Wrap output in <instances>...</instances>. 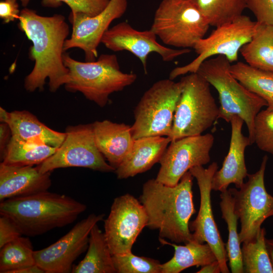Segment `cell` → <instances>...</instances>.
<instances>
[{
    "label": "cell",
    "instance_id": "cell-1",
    "mask_svg": "<svg viewBox=\"0 0 273 273\" xmlns=\"http://www.w3.org/2000/svg\"><path fill=\"white\" fill-rule=\"evenodd\" d=\"M18 20L19 28L33 44L29 57L34 65L25 78V89L42 90L48 78L50 91L56 92L70 79L63 58L64 43L70 32L65 17L61 14L42 16L26 8L20 11Z\"/></svg>",
    "mask_w": 273,
    "mask_h": 273
},
{
    "label": "cell",
    "instance_id": "cell-2",
    "mask_svg": "<svg viewBox=\"0 0 273 273\" xmlns=\"http://www.w3.org/2000/svg\"><path fill=\"white\" fill-rule=\"evenodd\" d=\"M193 176L187 171L174 186L155 179L144 183L140 201L148 216L147 226L157 230L160 238L185 244L192 240L190 219L196 210L192 191Z\"/></svg>",
    "mask_w": 273,
    "mask_h": 273
},
{
    "label": "cell",
    "instance_id": "cell-3",
    "mask_svg": "<svg viewBox=\"0 0 273 273\" xmlns=\"http://www.w3.org/2000/svg\"><path fill=\"white\" fill-rule=\"evenodd\" d=\"M86 206L48 191L1 202L0 214L11 219L22 235L34 237L73 223Z\"/></svg>",
    "mask_w": 273,
    "mask_h": 273
},
{
    "label": "cell",
    "instance_id": "cell-4",
    "mask_svg": "<svg viewBox=\"0 0 273 273\" xmlns=\"http://www.w3.org/2000/svg\"><path fill=\"white\" fill-rule=\"evenodd\" d=\"M63 58L70 76L69 82L64 85L65 89L81 93L101 107L108 104L111 94L122 90L137 78L136 74L120 70L114 54H102L94 61L83 62L64 52Z\"/></svg>",
    "mask_w": 273,
    "mask_h": 273
},
{
    "label": "cell",
    "instance_id": "cell-5",
    "mask_svg": "<svg viewBox=\"0 0 273 273\" xmlns=\"http://www.w3.org/2000/svg\"><path fill=\"white\" fill-rule=\"evenodd\" d=\"M231 63L223 55L209 58L199 66L197 73L217 90L220 106L218 118L230 122L233 116L246 123L251 144L254 143V122L261 109L267 107L263 99L249 90L230 72Z\"/></svg>",
    "mask_w": 273,
    "mask_h": 273
},
{
    "label": "cell",
    "instance_id": "cell-6",
    "mask_svg": "<svg viewBox=\"0 0 273 273\" xmlns=\"http://www.w3.org/2000/svg\"><path fill=\"white\" fill-rule=\"evenodd\" d=\"M182 90L177 102L171 141L202 133L218 119L219 107L210 84L200 75L191 73L180 80Z\"/></svg>",
    "mask_w": 273,
    "mask_h": 273
},
{
    "label": "cell",
    "instance_id": "cell-7",
    "mask_svg": "<svg viewBox=\"0 0 273 273\" xmlns=\"http://www.w3.org/2000/svg\"><path fill=\"white\" fill-rule=\"evenodd\" d=\"M181 90L180 81L168 78L157 81L144 93L134 110L131 130L134 140L169 136Z\"/></svg>",
    "mask_w": 273,
    "mask_h": 273
},
{
    "label": "cell",
    "instance_id": "cell-8",
    "mask_svg": "<svg viewBox=\"0 0 273 273\" xmlns=\"http://www.w3.org/2000/svg\"><path fill=\"white\" fill-rule=\"evenodd\" d=\"M210 25L191 0H162L151 29L166 45L193 48Z\"/></svg>",
    "mask_w": 273,
    "mask_h": 273
},
{
    "label": "cell",
    "instance_id": "cell-9",
    "mask_svg": "<svg viewBox=\"0 0 273 273\" xmlns=\"http://www.w3.org/2000/svg\"><path fill=\"white\" fill-rule=\"evenodd\" d=\"M257 26L245 15H241L232 22L216 27L206 38L199 39L193 49L198 56L190 63L174 68L169 78L191 73H196L200 65L206 60L217 55L225 56L231 63L238 60L241 48L252 39Z\"/></svg>",
    "mask_w": 273,
    "mask_h": 273
},
{
    "label": "cell",
    "instance_id": "cell-10",
    "mask_svg": "<svg viewBox=\"0 0 273 273\" xmlns=\"http://www.w3.org/2000/svg\"><path fill=\"white\" fill-rule=\"evenodd\" d=\"M268 157L265 155L259 170L248 174V181L240 189L230 188L235 212L241 222V243L255 240L265 219L273 216V196L267 192L264 173Z\"/></svg>",
    "mask_w": 273,
    "mask_h": 273
},
{
    "label": "cell",
    "instance_id": "cell-11",
    "mask_svg": "<svg viewBox=\"0 0 273 273\" xmlns=\"http://www.w3.org/2000/svg\"><path fill=\"white\" fill-rule=\"evenodd\" d=\"M66 138L57 151L36 167L41 173L61 168L78 167L109 172L115 169L98 149L92 124L69 126Z\"/></svg>",
    "mask_w": 273,
    "mask_h": 273
},
{
    "label": "cell",
    "instance_id": "cell-12",
    "mask_svg": "<svg viewBox=\"0 0 273 273\" xmlns=\"http://www.w3.org/2000/svg\"><path fill=\"white\" fill-rule=\"evenodd\" d=\"M148 216L140 200L130 194L115 198L104 220V235L113 255L132 252Z\"/></svg>",
    "mask_w": 273,
    "mask_h": 273
},
{
    "label": "cell",
    "instance_id": "cell-13",
    "mask_svg": "<svg viewBox=\"0 0 273 273\" xmlns=\"http://www.w3.org/2000/svg\"><path fill=\"white\" fill-rule=\"evenodd\" d=\"M214 142V136L209 133L171 141L159 161L155 179L167 186L176 185L190 169L210 162Z\"/></svg>",
    "mask_w": 273,
    "mask_h": 273
},
{
    "label": "cell",
    "instance_id": "cell-14",
    "mask_svg": "<svg viewBox=\"0 0 273 273\" xmlns=\"http://www.w3.org/2000/svg\"><path fill=\"white\" fill-rule=\"evenodd\" d=\"M104 216L90 214L54 243L34 251L36 264L44 273L71 272L73 262L87 249L92 229Z\"/></svg>",
    "mask_w": 273,
    "mask_h": 273
},
{
    "label": "cell",
    "instance_id": "cell-15",
    "mask_svg": "<svg viewBox=\"0 0 273 273\" xmlns=\"http://www.w3.org/2000/svg\"><path fill=\"white\" fill-rule=\"evenodd\" d=\"M218 168L217 163L213 162L207 168L199 166L189 170L197 180L200 195L198 215L195 220L190 222L189 228L190 231L193 232L192 240L200 243H207L215 254L221 272L229 273L225 244L215 223L211 201L212 178Z\"/></svg>",
    "mask_w": 273,
    "mask_h": 273
},
{
    "label": "cell",
    "instance_id": "cell-16",
    "mask_svg": "<svg viewBox=\"0 0 273 273\" xmlns=\"http://www.w3.org/2000/svg\"><path fill=\"white\" fill-rule=\"evenodd\" d=\"M127 6V0H110L107 7L95 16L70 14L68 19L72 32L70 38L65 42L64 52L79 48L84 52L85 61L96 60L97 49L103 34L113 20L124 15Z\"/></svg>",
    "mask_w": 273,
    "mask_h": 273
},
{
    "label": "cell",
    "instance_id": "cell-17",
    "mask_svg": "<svg viewBox=\"0 0 273 273\" xmlns=\"http://www.w3.org/2000/svg\"><path fill=\"white\" fill-rule=\"evenodd\" d=\"M156 37L151 29L138 31L127 22H121L104 33L101 43L113 52L126 51L132 54L141 61L145 74L147 73V59L151 53H157L165 62H170L191 52L190 49L165 47L157 41Z\"/></svg>",
    "mask_w": 273,
    "mask_h": 273
},
{
    "label": "cell",
    "instance_id": "cell-18",
    "mask_svg": "<svg viewBox=\"0 0 273 273\" xmlns=\"http://www.w3.org/2000/svg\"><path fill=\"white\" fill-rule=\"evenodd\" d=\"M231 136L228 153L221 168L215 173L212 181V190L224 192L231 184L240 189L248 172L245 160V151L252 145L249 136L242 133L244 120L237 115L230 120Z\"/></svg>",
    "mask_w": 273,
    "mask_h": 273
},
{
    "label": "cell",
    "instance_id": "cell-19",
    "mask_svg": "<svg viewBox=\"0 0 273 273\" xmlns=\"http://www.w3.org/2000/svg\"><path fill=\"white\" fill-rule=\"evenodd\" d=\"M51 172H40L36 166L0 164V201L47 191Z\"/></svg>",
    "mask_w": 273,
    "mask_h": 273
},
{
    "label": "cell",
    "instance_id": "cell-20",
    "mask_svg": "<svg viewBox=\"0 0 273 273\" xmlns=\"http://www.w3.org/2000/svg\"><path fill=\"white\" fill-rule=\"evenodd\" d=\"M0 120L9 125L12 138L19 141L59 148L66 138L65 132L52 129L26 110L8 112L1 107Z\"/></svg>",
    "mask_w": 273,
    "mask_h": 273
},
{
    "label": "cell",
    "instance_id": "cell-21",
    "mask_svg": "<svg viewBox=\"0 0 273 273\" xmlns=\"http://www.w3.org/2000/svg\"><path fill=\"white\" fill-rule=\"evenodd\" d=\"M96 145L109 163L115 169L129 153L134 139L131 126L108 120L92 123Z\"/></svg>",
    "mask_w": 273,
    "mask_h": 273
},
{
    "label": "cell",
    "instance_id": "cell-22",
    "mask_svg": "<svg viewBox=\"0 0 273 273\" xmlns=\"http://www.w3.org/2000/svg\"><path fill=\"white\" fill-rule=\"evenodd\" d=\"M171 141L164 136L135 139L129 153L114 171L117 177L125 179L150 169L159 162Z\"/></svg>",
    "mask_w": 273,
    "mask_h": 273
},
{
    "label": "cell",
    "instance_id": "cell-23",
    "mask_svg": "<svg viewBox=\"0 0 273 273\" xmlns=\"http://www.w3.org/2000/svg\"><path fill=\"white\" fill-rule=\"evenodd\" d=\"M163 244L169 245L174 249L172 258L161 264V273H179L186 268L203 266L217 260L213 250L207 243H200L193 240L178 245L160 238Z\"/></svg>",
    "mask_w": 273,
    "mask_h": 273
},
{
    "label": "cell",
    "instance_id": "cell-24",
    "mask_svg": "<svg viewBox=\"0 0 273 273\" xmlns=\"http://www.w3.org/2000/svg\"><path fill=\"white\" fill-rule=\"evenodd\" d=\"M72 273H114L113 255L104 233L98 223L90 232L86 254L77 265H73Z\"/></svg>",
    "mask_w": 273,
    "mask_h": 273
},
{
    "label": "cell",
    "instance_id": "cell-25",
    "mask_svg": "<svg viewBox=\"0 0 273 273\" xmlns=\"http://www.w3.org/2000/svg\"><path fill=\"white\" fill-rule=\"evenodd\" d=\"M240 52L249 65L273 72V25L257 22L251 40L241 48Z\"/></svg>",
    "mask_w": 273,
    "mask_h": 273
},
{
    "label": "cell",
    "instance_id": "cell-26",
    "mask_svg": "<svg viewBox=\"0 0 273 273\" xmlns=\"http://www.w3.org/2000/svg\"><path fill=\"white\" fill-rule=\"evenodd\" d=\"M230 70L246 88L265 100L267 109L273 110V72L257 69L242 62L231 65Z\"/></svg>",
    "mask_w": 273,
    "mask_h": 273
},
{
    "label": "cell",
    "instance_id": "cell-27",
    "mask_svg": "<svg viewBox=\"0 0 273 273\" xmlns=\"http://www.w3.org/2000/svg\"><path fill=\"white\" fill-rule=\"evenodd\" d=\"M58 148L45 144L26 142L11 138L1 158V162L12 165H37L52 156Z\"/></svg>",
    "mask_w": 273,
    "mask_h": 273
},
{
    "label": "cell",
    "instance_id": "cell-28",
    "mask_svg": "<svg viewBox=\"0 0 273 273\" xmlns=\"http://www.w3.org/2000/svg\"><path fill=\"white\" fill-rule=\"evenodd\" d=\"M220 198L221 217L226 223L229 232L225 249L231 271L232 273H243L241 243L237 231L239 218L234 210L233 196L229 190H227L221 192Z\"/></svg>",
    "mask_w": 273,
    "mask_h": 273
},
{
    "label": "cell",
    "instance_id": "cell-29",
    "mask_svg": "<svg viewBox=\"0 0 273 273\" xmlns=\"http://www.w3.org/2000/svg\"><path fill=\"white\" fill-rule=\"evenodd\" d=\"M210 26L218 27L241 16L247 0H191Z\"/></svg>",
    "mask_w": 273,
    "mask_h": 273
},
{
    "label": "cell",
    "instance_id": "cell-30",
    "mask_svg": "<svg viewBox=\"0 0 273 273\" xmlns=\"http://www.w3.org/2000/svg\"><path fill=\"white\" fill-rule=\"evenodd\" d=\"M0 249L1 273H14L36 264L34 251L28 238L21 236Z\"/></svg>",
    "mask_w": 273,
    "mask_h": 273
},
{
    "label": "cell",
    "instance_id": "cell-31",
    "mask_svg": "<svg viewBox=\"0 0 273 273\" xmlns=\"http://www.w3.org/2000/svg\"><path fill=\"white\" fill-rule=\"evenodd\" d=\"M266 231L261 228L255 240L242 243L244 271L246 273H273V265L267 251Z\"/></svg>",
    "mask_w": 273,
    "mask_h": 273
},
{
    "label": "cell",
    "instance_id": "cell-32",
    "mask_svg": "<svg viewBox=\"0 0 273 273\" xmlns=\"http://www.w3.org/2000/svg\"><path fill=\"white\" fill-rule=\"evenodd\" d=\"M117 273H161V263L156 259L138 256L132 252L113 255Z\"/></svg>",
    "mask_w": 273,
    "mask_h": 273
},
{
    "label": "cell",
    "instance_id": "cell-33",
    "mask_svg": "<svg viewBox=\"0 0 273 273\" xmlns=\"http://www.w3.org/2000/svg\"><path fill=\"white\" fill-rule=\"evenodd\" d=\"M23 7H26L30 0H20ZM110 0H41V5L44 7L58 8L63 3L67 5L72 15H83L93 17L102 11Z\"/></svg>",
    "mask_w": 273,
    "mask_h": 273
},
{
    "label": "cell",
    "instance_id": "cell-34",
    "mask_svg": "<svg viewBox=\"0 0 273 273\" xmlns=\"http://www.w3.org/2000/svg\"><path fill=\"white\" fill-rule=\"evenodd\" d=\"M254 143L258 148L273 155V110H261L254 122Z\"/></svg>",
    "mask_w": 273,
    "mask_h": 273
},
{
    "label": "cell",
    "instance_id": "cell-35",
    "mask_svg": "<svg viewBox=\"0 0 273 273\" xmlns=\"http://www.w3.org/2000/svg\"><path fill=\"white\" fill-rule=\"evenodd\" d=\"M247 8L259 23L273 25V0H247Z\"/></svg>",
    "mask_w": 273,
    "mask_h": 273
},
{
    "label": "cell",
    "instance_id": "cell-36",
    "mask_svg": "<svg viewBox=\"0 0 273 273\" xmlns=\"http://www.w3.org/2000/svg\"><path fill=\"white\" fill-rule=\"evenodd\" d=\"M0 217V248L22 236L21 232L9 217L1 215Z\"/></svg>",
    "mask_w": 273,
    "mask_h": 273
},
{
    "label": "cell",
    "instance_id": "cell-37",
    "mask_svg": "<svg viewBox=\"0 0 273 273\" xmlns=\"http://www.w3.org/2000/svg\"><path fill=\"white\" fill-rule=\"evenodd\" d=\"M20 13L17 0H5L0 2V17L5 23L19 19Z\"/></svg>",
    "mask_w": 273,
    "mask_h": 273
},
{
    "label": "cell",
    "instance_id": "cell-38",
    "mask_svg": "<svg viewBox=\"0 0 273 273\" xmlns=\"http://www.w3.org/2000/svg\"><path fill=\"white\" fill-rule=\"evenodd\" d=\"M11 138V131L9 125L5 122L1 123L0 124L1 158L3 157L7 146L8 145Z\"/></svg>",
    "mask_w": 273,
    "mask_h": 273
},
{
    "label": "cell",
    "instance_id": "cell-39",
    "mask_svg": "<svg viewBox=\"0 0 273 273\" xmlns=\"http://www.w3.org/2000/svg\"><path fill=\"white\" fill-rule=\"evenodd\" d=\"M197 273H219L221 268L217 260L208 263L201 267Z\"/></svg>",
    "mask_w": 273,
    "mask_h": 273
},
{
    "label": "cell",
    "instance_id": "cell-40",
    "mask_svg": "<svg viewBox=\"0 0 273 273\" xmlns=\"http://www.w3.org/2000/svg\"><path fill=\"white\" fill-rule=\"evenodd\" d=\"M266 244L270 260L273 265V239H266Z\"/></svg>",
    "mask_w": 273,
    "mask_h": 273
}]
</instances>
